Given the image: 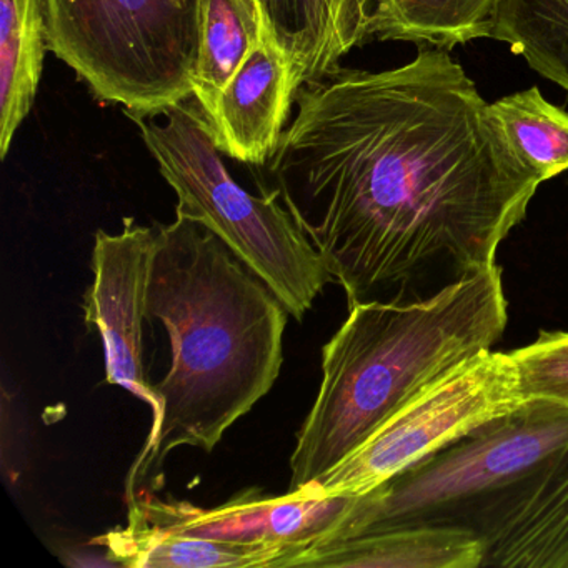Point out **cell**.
Returning a JSON list of instances; mask_svg holds the SVG:
<instances>
[{"label": "cell", "mask_w": 568, "mask_h": 568, "mask_svg": "<svg viewBox=\"0 0 568 568\" xmlns=\"http://www.w3.org/2000/svg\"><path fill=\"white\" fill-rule=\"evenodd\" d=\"M447 52L302 85L268 161L348 308L427 301L494 267L541 184Z\"/></svg>", "instance_id": "1"}, {"label": "cell", "mask_w": 568, "mask_h": 568, "mask_svg": "<svg viewBox=\"0 0 568 568\" xmlns=\"http://www.w3.org/2000/svg\"><path fill=\"white\" fill-rule=\"evenodd\" d=\"M288 311L214 232L178 215L158 225L148 318L164 325L171 365L162 415L128 475V501L179 447L211 454L271 392L284 364Z\"/></svg>", "instance_id": "2"}, {"label": "cell", "mask_w": 568, "mask_h": 568, "mask_svg": "<svg viewBox=\"0 0 568 568\" xmlns=\"http://www.w3.org/2000/svg\"><path fill=\"white\" fill-rule=\"evenodd\" d=\"M322 352L317 398L297 435L287 494L321 478L388 418L481 352L507 327L501 268H485L412 304L348 308Z\"/></svg>", "instance_id": "3"}, {"label": "cell", "mask_w": 568, "mask_h": 568, "mask_svg": "<svg viewBox=\"0 0 568 568\" xmlns=\"http://www.w3.org/2000/svg\"><path fill=\"white\" fill-rule=\"evenodd\" d=\"M567 445L568 405L528 398L368 494L352 497L344 515L315 547L395 528L454 527L478 535L491 514L527 487Z\"/></svg>", "instance_id": "4"}, {"label": "cell", "mask_w": 568, "mask_h": 568, "mask_svg": "<svg viewBox=\"0 0 568 568\" xmlns=\"http://www.w3.org/2000/svg\"><path fill=\"white\" fill-rule=\"evenodd\" d=\"M128 118L178 194V215L214 232L302 321L334 278L275 192L251 194L229 174L197 99Z\"/></svg>", "instance_id": "5"}, {"label": "cell", "mask_w": 568, "mask_h": 568, "mask_svg": "<svg viewBox=\"0 0 568 568\" xmlns=\"http://www.w3.org/2000/svg\"><path fill=\"white\" fill-rule=\"evenodd\" d=\"M49 51L102 101L151 114L194 98L195 0H44Z\"/></svg>", "instance_id": "6"}, {"label": "cell", "mask_w": 568, "mask_h": 568, "mask_svg": "<svg viewBox=\"0 0 568 568\" xmlns=\"http://www.w3.org/2000/svg\"><path fill=\"white\" fill-rule=\"evenodd\" d=\"M525 402L511 354L481 352L405 405L341 464L294 494L361 497Z\"/></svg>", "instance_id": "7"}, {"label": "cell", "mask_w": 568, "mask_h": 568, "mask_svg": "<svg viewBox=\"0 0 568 568\" xmlns=\"http://www.w3.org/2000/svg\"><path fill=\"white\" fill-rule=\"evenodd\" d=\"M158 227L125 221L121 234H95L92 251L94 282L85 294V322L104 345L105 381L141 398L152 410V425L162 415V402L145 375L144 321Z\"/></svg>", "instance_id": "8"}, {"label": "cell", "mask_w": 568, "mask_h": 568, "mask_svg": "<svg viewBox=\"0 0 568 568\" xmlns=\"http://www.w3.org/2000/svg\"><path fill=\"white\" fill-rule=\"evenodd\" d=\"M351 498L298 494L262 497L258 491L247 490L212 510L195 507L189 501L162 500L154 495L144 498L135 495L128 504L129 517L164 530L281 548L287 551V568L302 551L327 537L344 515Z\"/></svg>", "instance_id": "9"}, {"label": "cell", "mask_w": 568, "mask_h": 568, "mask_svg": "<svg viewBox=\"0 0 568 568\" xmlns=\"http://www.w3.org/2000/svg\"><path fill=\"white\" fill-rule=\"evenodd\" d=\"M294 62L267 39L242 62L209 115L224 154L264 168L274 158L298 92Z\"/></svg>", "instance_id": "10"}, {"label": "cell", "mask_w": 568, "mask_h": 568, "mask_svg": "<svg viewBox=\"0 0 568 568\" xmlns=\"http://www.w3.org/2000/svg\"><path fill=\"white\" fill-rule=\"evenodd\" d=\"M481 567L568 568V445L485 521Z\"/></svg>", "instance_id": "11"}, {"label": "cell", "mask_w": 568, "mask_h": 568, "mask_svg": "<svg viewBox=\"0 0 568 568\" xmlns=\"http://www.w3.org/2000/svg\"><path fill=\"white\" fill-rule=\"evenodd\" d=\"M484 540L454 527H410L362 535L311 548L292 567L478 568Z\"/></svg>", "instance_id": "12"}, {"label": "cell", "mask_w": 568, "mask_h": 568, "mask_svg": "<svg viewBox=\"0 0 568 568\" xmlns=\"http://www.w3.org/2000/svg\"><path fill=\"white\" fill-rule=\"evenodd\" d=\"M115 564L131 568H285L287 551L178 534L129 517L125 528L94 538Z\"/></svg>", "instance_id": "13"}, {"label": "cell", "mask_w": 568, "mask_h": 568, "mask_svg": "<svg viewBox=\"0 0 568 568\" xmlns=\"http://www.w3.org/2000/svg\"><path fill=\"white\" fill-rule=\"evenodd\" d=\"M49 51L44 0H0V158L34 105Z\"/></svg>", "instance_id": "14"}, {"label": "cell", "mask_w": 568, "mask_h": 568, "mask_svg": "<svg viewBox=\"0 0 568 568\" xmlns=\"http://www.w3.org/2000/svg\"><path fill=\"white\" fill-rule=\"evenodd\" d=\"M197 59L194 98L205 115L242 62L264 39L257 0H195Z\"/></svg>", "instance_id": "15"}, {"label": "cell", "mask_w": 568, "mask_h": 568, "mask_svg": "<svg viewBox=\"0 0 568 568\" xmlns=\"http://www.w3.org/2000/svg\"><path fill=\"white\" fill-rule=\"evenodd\" d=\"M497 0H382L371 38L452 51L490 38Z\"/></svg>", "instance_id": "16"}, {"label": "cell", "mask_w": 568, "mask_h": 568, "mask_svg": "<svg viewBox=\"0 0 568 568\" xmlns=\"http://www.w3.org/2000/svg\"><path fill=\"white\" fill-rule=\"evenodd\" d=\"M488 114L511 154L540 182L568 171V112L550 104L538 88L488 104Z\"/></svg>", "instance_id": "17"}, {"label": "cell", "mask_w": 568, "mask_h": 568, "mask_svg": "<svg viewBox=\"0 0 568 568\" xmlns=\"http://www.w3.org/2000/svg\"><path fill=\"white\" fill-rule=\"evenodd\" d=\"M488 39L568 91V0H497Z\"/></svg>", "instance_id": "18"}, {"label": "cell", "mask_w": 568, "mask_h": 568, "mask_svg": "<svg viewBox=\"0 0 568 568\" xmlns=\"http://www.w3.org/2000/svg\"><path fill=\"white\" fill-rule=\"evenodd\" d=\"M264 39L295 65L298 88L324 79L328 22L322 0H257Z\"/></svg>", "instance_id": "19"}, {"label": "cell", "mask_w": 568, "mask_h": 568, "mask_svg": "<svg viewBox=\"0 0 568 568\" xmlns=\"http://www.w3.org/2000/svg\"><path fill=\"white\" fill-rule=\"evenodd\" d=\"M525 398L568 405V332H541L531 344L510 352Z\"/></svg>", "instance_id": "20"}, {"label": "cell", "mask_w": 568, "mask_h": 568, "mask_svg": "<svg viewBox=\"0 0 568 568\" xmlns=\"http://www.w3.org/2000/svg\"><path fill=\"white\" fill-rule=\"evenodd\" d=\"M382 0H322L328 22L324 78L338 71V62L371 38L372 22Z\"/></svg>", "instance_id": "21"}]
</instances>
